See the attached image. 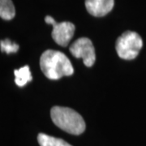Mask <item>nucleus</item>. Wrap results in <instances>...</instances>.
<instances>
[{
	"mask_svg": "<svg viewBox=\"0 0 146 146\" xmlns=\"http://www.w3.org/2000/svg\"><path fill=\"white\" fill-rule=\"evenodd\" d=\"M115 0H85V7L89 14L101 17L107 15L113 9Z\"/></svg>",
	"mask_w": 146,
	"mask_h": 146,
	"instance_id": "obj_6",
	"label": "nucleus"
},
{
	"mask_svg": "<svg viewBox=\"0 0 146 146\" xmlns=\"http://www.w3.org/2000/svg\"><path fill=\"white\" fill-rule=\"evenodd\" d=\"M53 123L60 129L72 135H80L85 130L83 117L69 107L54 106L50 110Z\"/></svg>",
	"mask_w": 146,
	"mask_h": 146,
	"instance_id": "obj_2",
	"label": "nucleus"
},
{
	"mask_svg": "<svg viewBox=\"0 0 146 146\" xmlns=\"http://www.w3.org/2000/svg\"><path fill=\"white\" fill-rule=\"evenodd\" d=\"M16 15L15 7L11 0H0V16L5 21H10Z\"/></svg>",
	"mask_w": 146,
	"mask_h": 146,
	"instance_id": "obj_9",
	"label": "nucleus"
},
{
	"mask_svg": "<svg viewBox=\"0 0 146 146\" xmlns=\"http://www.w3.org/2000/svg\"><path fill=\"white\" fill-rule=\"evenodd\" d=\"M14 74H15V77H16L15 82L20 87L25 86L28 82L31 81L33 80L30 69L28 65L22 67L18 70H15Z\"/></svg>",
	"mask_w": 146,
	"mask_h": 146,
	"instance_id": "obj_8",
	"label": "nucleus"
},
{
	"mask_svg": "<svg viewBox=\"0 0 146 146\" xmlns=\"http://www.w3.org/2000/svg\"><path fill=\"white\" fill-rule=\"evenodd\" d=\"M69 50L74 57L82 58L86 67H92L95 63L96 55L93 42L87 37H80L73 42Z\"/></svg>",
	"mask_w": 146,
	"mask_h": 146,
	"instance_id": "obj_4",
	"label": "nucleus"
},
{
	"mask_svg": "<svg viewBox=\"0 0 146 146\" xmlns=\"http://www.w3.org/2000/svg\"><path fill=\"white\" fill-rule=\"evenodd\" d=\"M0 46H1V50L4 51L7 54L16 53L19 50V46L16 42H11L10 39H5L3 41H1Z\"/></svg>",
	"mask_w": 146,
	"mask_h": 146,
	"instance_id": "obj_10",
	"label": "nucleus"
},
{
	"mask_svg": "<svg viewBox=\"0 0 146 146\" xmlns=\"http://www.w3.org/2000/svg\"><path fill=\"white\" fill-rule=\"evenodd\" d=\"M143 46L141 36L136 32L127 31L117 39L115 49L118 55L123 59H134Z\"/></svg>",
	"mask_w": 146,
	"mask_h": 146,
	"instance_id": "obj_3",
	"label": "nucleus"
},
{
	"mask_svg": "<svg viewBox=\"0 0 146 146\" xmlns=\"http://www.w3.org/2000/svg\"><path fill=\"white\" fill-rule=\"evenodd\" d=\"M40 67L42 72L50 80H58L63 76H72L74 72L72 65L63 53L48 50L40 58Z\"/></svg>",
	"mask_w": 146,
	"mask_h": 146,
	"instance_id": "obj_1",
	"label": "nucleus"
},
{
	"mask_svg": "<svg viewBox=\"0 0 146 146\" xmlns=\"http://www.w3.org/2000/svg\"><path fill=\"white\" fill-rule=\"evenodd\" d=\"M45 21L53 25L52 35L54 41L61 46H67L75 33V25L71 22L64 21L57 23L50 16H46Z\"/></svg>",
	"mask_w": 146,
	"mask_h": 146,
	"instance_id": "obj_5",
	"label": "nucleus"
},
{
	"mask_svg": "<svg viewBox=\"0 0 146 146\" xmlns=\"http://www.w3.org/2000/svg\"><path fill=\"white\" fill-rule=\"evenodd\" d=\"M37 141L40 146H72L62 139L50 136L44 133L37 136Z\"/></svg>",
	"mask_w": 146,
	"mask_h": 146,
	"instance_id": "obj_7",
	"label": "nucleus"
}]
</instances>
